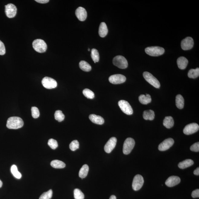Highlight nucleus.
<instances>
[{"label": "nucleus", "mask_w": 199, "mask_h": 199, "mask_svg": "<svg viewBox=\"0 0 199 199\" xmlns=\"http://www.w3.org/2000/svg\"><path fill=\"white\" fill-rule=\"evenodd\" d=\"M184 100L183 97L180 94H178L176 97V103L177 107L178 109H183L184 106Z\"/></svg>", "instance_id": "nucleus-26"}, {"label": "nucleus", "mask_w": 199, "mask_h": 199, "mask_svg": "<svg viewBox=\"0 0 199 199\" xmlns=\"http://www.w3.org/2000/svg\"><path fill=\"white\" fill-rule=\"evenodd\" d=\"M181 181L179 177L177 176H171L168 178L165 182V184L168 187H173L176 186Z\"/></svg>", "instance_id": "nucleus-16"}, {"label": "nucleus", "mask_w": 199, "mask_h": 199, "mask_svg": "<svg viewBox=\"0 0 199 199\" xmlns=\"http://www.w3.org/2000/svg\"><path fill=\"white\" fill-rule=\"evenodd\" d=\"M135 145V141L132 138H129L125 141L123 145V152L125 155L129 154Z\"/></svg>", "instance_id": "nucleus-6"}, {"label": "nucleus", "mask_w": 199, "mask_h": 199, "mask_svg": "<svg viewBox=\"0 0 199 199\" xmlns=\"http://www.w3.org/2000/svg\"><path fill=\"white\" fill-rule=\"evenodd\" d=\"M118 104L121 110L124 113L129 115H130L133 114V110L132 107L127 101L121 100L119 101Z\"/></svg>", "instance_id": "nucleus-7"}, {"label": "nucleus", "mask_w": 199, "mask_h": 199, "mask_svg": "<svg viewBox=\"0 0 199 199\" xmlns=\"http://www.w3.org/2000/svg\"><path fill=\"white\" fill-rule=\"evenodd\" d=\"M55 119L58 122H60L63 121L65 119V116L60 110H57L55 111L54 114Z\"/></svg>", "instance_id": "nucleus-32"}, {"label": "nucleus", "mask_w": 199, "mask_h": 199, "mask_svg": "<svg viewBox=\"0 0 199 199\" xmlns=\"http://www.w3.org/2000/svg\"><path fill=\"white\" fill-rule=\"evenodd\" d=\"M24 122L21 118L18 117H12L8 119L6 126L10 129H18L22 127Z\"/></svg>", "instance_id": "nucleus-1"}, {"label": "nucleus", "mask_w": 199, "mask_h": 199, "mask_svg": "<svg viewBox=\"0 0 199 199\" xmlns=\"http://www.w3.org/2000/svg\"><path fill=\"white\" fill-rule=\"evenodd\" d=\"M144 179L141 175H137L134 177L133 180L132 187L135 191L139 190L142 188L144 184Z\"/></svg>", "instance_id": "nucleus-8"}, {"label": "nucleus", "mask_w": 199, "mask_h": 199, "mask_svg": "<svg viewBox=\"0 0 199 199\" xmlns=\"http://www.w3.org/2000/svg\"><path fill=\"white\" fill-rule=\"evenodd\" d=\"M91 57L94 63L98 62L99 60V54L98 51L96 49H93L91 51Z\"/></svg>", "instance_id": "nucleus-31"}, {"label": "nucleus", "mask_w": 199, "mask_h": 199, "mask_svg": "<svg viewBox=\"0 0 199 199\" xmlns=\"http://www.w3.org/2000/svg\"><path fill=\"white\" fill-rule=\"evenodd\" d=\"M140 102L143 104H147L151 102L152 99L151 96L149 94H146V95L142 94L139 97Z\"/></svg>", "instance_id": "nucleus-23"}, {"label": "nucleus", "mask_w": 199, "mask_h": 199, "mask_svg": "<svg viewBox=\"0 0 199 199\" xmlns=\"http://www.w3.org/2000/svg\"><path fill=\"white\" fill-rule=\"evenodd\" d=\"M117 142V138L114 137L110 138L104 146V151L106 153H111L115 148Z\"/></svg>", "instance_id": "nucleus-15"}, {"label": "nucleus", "mask_w": 199, "mask_h": 199, "mask_svg": "<svg viewBox=\"0 0 199 199\" xmlns=\"http://www.w3.org/2000/svg\"><path fill=\"white\" fill-rule=\"evenodd\" d=\"M5 53L6 49L4 44L0 40V55H4Z\"/></svg>", "instance_id": "nucleus-40"}, {"label": "nucleus", "mask_w": 199, "mask_h": 199, "mask_svg": "<svg viewBox=\"0 0 199 199\" xmlns=\"http://www.w3.org/2000/svg\"><path fill=\"white\" fill-rule=\"evenodd\" d=\"M143 118L145 120H153L155 117V113L152 110H146L143 113Z\"/></svg>", "instance_id": "nucleus-24"}, {"label": "nucleus", "mask_w": 199, "mask_h": 199, "mask_svg": "<svg viewBox=\"0 0 199 199\" xmlns=\"http://www.w3.org/2000/svg\"><path fill=\"white\" fill-rule=\"evenodd\" d=\"M199 126L195 123H191L185 126L183 129V132L185 135H190L196 132L199 130Z\"/></svg>", "instance_id": "nucleus-10"}, {"label": "nucleus", "mask_w": 199, "mask_h": 199, "mask_svg": "<svg viewBox=\"0 0 199 199\" xmlns=\"http://www.w3.org/2000/svg\"><path fill=\"white\" fill-rule=\"evenodd\" d=\"M126 78L124 75L121 74H116L111 75L109 77V81L113 84H119L126 82Z\"/></svg>", "instance_id": "nucleus-12"}, {"label": "nucleus", "mask_w": 199, "mask_h": 199, "mask_svg": "<svg viewBox=\"0 0 199 199\" xmlns=\"http://www.w3.org/2000/svg\"><path fill=\"white\" fill-rule=\"evenodd\" d=\"M42 83L43 86L47 89L55 88L57 86L56 81L48 77H45L43 78L42 80Z\"/></svg>", "instance_id": "nucleus-9"}, {"label": "nucleus", "mask_w": 199, "mask_h": 199, "mask_svg": "<svg viewBox=\"0 0 199 199\" xmlns=\"http://www.w3.org/2000/svg\"><path fill=\"white\" fill-rule=\"evenodd\" d=\"M48 144L50 148L53 149H55L58 147V144L57 141L53 139L49 140Z\"/></svg>", "instance_id": "nucleus-37"}, {"label": "nucleus", "mask_w": 199, "mask_h": 199, "mask_svg": "<svg viewBox=\"0 0 199 199\" xmlns=\"http://www.w3.org/2000/svg\"><path fill=\"white\" fill-rule=\"evenodd\" d=\"M89 119L94 124L102 125L104 124V120L102 117L96 115L92 114L90 115L89 117Z\"/></svg>", "instance_id": "nucleus-18"}, {"label": "nucleus", "mask_w": 199, "mask_h": 199, "mask_svg": "<svg viewBox=\"0 0 199 199\" xmlns=\"http://www.w3.org/2000/svg\"><path fill=\"white\" fill-rule=\"evenodd\" d=\"M89 167L87 165H84L80 168L79 173V176L80 178H86L88 174Z\"/></svg>", "instance_id": "nucleus-25"}, {"label": "nucleus", "mask_w": 199, "mask_h": 199, "mask_svg": "<svg viewBox=\"0 0 199 199\" xmlns=\"http://www.w3.org/2000/svg\"><path fill=\"white\" fill-rule=\"evenodd\" d=\"M79 142L77 140L72 141L70 145V149L72 151H75L79 148Z\"/></svg>", "instance_id": "nucleus-36"}, {"label": "nucleus", "mask_w": 199, "mask_h": 199, "mask_svg": "<svg viewBox=\"0 0 199 199\" xmlns=\"http://www.w3.org/2000/svg\"><path fill=\"white\" fill-rule=\"evenodd\" d=\"M163 125L167 129H170L174 125V121L172 117L168 116L165 118L163 122Z\"/></svg>", "instance_id": "nucleus-21"}, {"label": "nucleus", "mask_w": 199, "mask_h": 199, "mask_svg": "<svg viewBox=\"0 0 199 199\" xmlns=\"http://www.w3.org/2000/svg\"><path fill=\"white\" fill-rule=\"evenodd\" d=\"M2 184H3L2 182V181L1 180H0V188H1L2 187Z\"/></svg>", "instance_id": "nucleus-45"}, {"label": "nucleus", "mask_w": 199, "mask_h": 199, "mask_svg": "<svg viewBox=\"0 0 199 199\" xmlns=\"http://www.w3.org/2000/svg\"><path fill=\"white\" fill-rule=\"evenodd\" d=\"M113 64L116 66L122 69L127 68L128 66L127 60L124 57L121 55L115 57L113 60Z\"/></svg>", "instance_id": "nucleus-4"}, {"label": "nucleus", "mask_w": 199, "mask_h": 199, "mask_svg": "<svg viewBox=\"0 0 199 199\" xmlns=\"http://www.w3.org/2000/svg\"><path fill=\"white\" fill-rule=\"evenodd\" d=\"M83 93L87 99H93L94 97V94L92 90L88 89H86L83 91Z\"/></svg>", "instance_id": "nucleus-34"}, {"label": "nucleus", "mask_w": 199, "mask_h": 199, "mask_svg": "<svg viewBox=\"0 0 199 199\" xmlns=\"http://www.w3.org/2000/svg\"><path fill=\"white\" fill-rule=\"evenodd\" d=\"M188 77L190 78L195 79L199 76V68L191 69L189 71L188 74Z\"/></svg>", "instance_id": "nucleus-29"}, {"label": "nucleus", "mask_w": 199, "mask_h": 199, "mask_svg": "<svg viewBox=\"0 0 199 199\" xmlns=\"http://www.w3.org/2000/svg\"><path fill=\"white\" fill-rule=\"evenodd\" d=\"M146 53L151 56L157 57L163 55L165 50L162 47L158 46L148 47L145 49Z\"/></svg>", "instance_id": "nucleus-2"}, {"label": "nucleus", "mask_w": 199, "mask_h": 199, "mask_svg": "<svg viewBox=\"0 0 199 199\" xmlns=\"http://www.w3.org/2000/svg\"><path fill=\"white\" fill-rule=\"evenodd\" d=\"M191 196L193 198H199V190L198 189L194 190L192 192Z\"/></svg>", "instance_id": "nucleus-41"}, {"label": "nucleus", "mask_w": 199, "mask_h": 199, "mask_svg": "<svg viewBox=\"0 0 199 199\" xmlns=\"http://www.w3.org/2000/svg\"><path fill=\"white\" fill-rule=\"evenodd\" d=\"M35 1L37 2L42 3V4H44V3H46L49 2L48 0H36Z\"/></svg>", "instance_id": "nucleus-42"}, {"label": "nucleus", "mask_w": 199, "mask_h": 199, "mask_svg": "<svg viewBox=\"0 0 199 199\" xmlns=\"http://www.w3.org/2000/svg\"><path fill=\"white\" fill-rule=\"evenodd\" d=\"M178 67L180 70H184L188 64V60L184 57H181L178 58L177 61Z\"/></svg>", "instance_id": "nucleus-19"}, {"label": "nucleus", "mask_w": 199, "mask_h": 199, "mask_svg": "<svg viewBox=\"0 0 199 199\" xmlns=\"http://www.w3.org/2000/svg\"><path fill=\"white\" fill-rule=\"evenodd\" d=\"M194 164V162L190 159H188L181 162L178 165L179 168L181 169H185L191 166Z\"/></svg>", "instance_id": "nucleus-22"}, {"label": "nucleus", "mask_w": 199, "mask_h": 199, "mask_svg": "<svg viewBox=\"0 0 199 199\" xmlns=\"http://www.w3.org/2000/svg\"><path fill=\"white\" fill-rule=\"evenodd\" d=\"M74 196L75 199H84L85 196L81 191L76 188L74 191Z\"/></svg>", "instance_id": "nucleus-33"}, {"label": "nucleus", "mask_w": 199, "mask_h": 199, "mask_svg": "<svg viewBox=\"0 0 199 199\" xmlns=\"http://www.w3.org/2000/svg\"><path fill=\"white\" fill-rule=\"evenodd\" d=\"M11 171L12 175L15 178L18 179H20L21 178V173L18 171L17 167L15 165H13L11 168Z\"/></svg>", "instance_id": "nucleus-30"}, {"label": "nucleus", "mask_w": 199, "mask_h": 199, "mask_svg": "<svg viewBox=\"0 0 199 199\" xmlns=\"http://www.w3.org/2000/svg\"><path fill=\"white\" fill-rule=\"evenodd\" d=\"M75 15L79 21H85L87 17L86 11L82 7L77 8L75 11Z\"/></svg>", "instance_id": "nucleus-17"}, {"label": "nucleus", "mask_w": 199, "mask_h": 199, "mask_svg": "<svg viewBox=\"0 0 199 199\" xmlns=\"http://www.w3.org/2000/svg\"><path fill=\"white\" fill-rule=\"evenodd\" d=\"M191 151L195 152H199V142H197L191 146Z\"/></svg>", "instance_id": "nucleus-39"}, {"label": "nucleus", "mask_w": 199, "mask_h": 199, "mask_svg": "<svg viewBox=\"0 0 199 199\" xmlns=\"http://www.w3.org/2000/svg\"><path fill=\"white\" fill-rule=\"evenodd\" d=\"M51 165L55 168H65V164L63 161L58 160H54L51 163Z\"/></svg>", "instance_id": "nucleus-27"}, {"label": "nucleus", "mask_w": 199, "mask_h": 199, "mask_svg": "<svg viewBox=\"0 0 199 199\" xmlns=\"http://www.w3.org/2000/svg\"><path fill=\"white\" fill-rule=\"evenodd\" d=\"M174 140L172 138H169L165 140L159 144L158 149L160 151H164L169 149L174 144Z\"/></svg>", "instance_id": "nucleus-13"}, {"label": "nucleus", "mask_w": 199, "mask_h": 199, "mask_svg": "<svg viewBox=\"0 0 199 199\" xmlns=\"http://www.w3.org/2000/svg\"><path fill=\"white\" fill-rule=\"evenodd\" d=\"M5 7V12L7 17L9 18H14L16 15L17 11L16 6L10 3L6 5Z\"/></svg>", "instance_id": "nucleus-11"}, {"label": "nucleus", "mask_w": 199, "mask_h": 199, "mask_svg": "<svg viewBox=\"0 0 199 199\" xmlns=\"http://www.w3.org/2000/svg\"><path fill=\"white\" fill-rule=\"evenodd\" d=\"M79 67L84 71L89 72L92 70V67L87 62L82 60L79 64Z\"/></svg>", "instance_id": "nucleus-28"}, {"label": "nucleus", "mask_w": 199, "mask_h": 199, "mask_svg": "<svg viewBox=\"0 0 199 199\" xmlns=\"http://www.w3.org/2000/svg\"><path fill=\"white\" fill-rule=\"evenodd\" d=\"M194 45L193 38L191 37H188L182 40L181 42V47L182 49L188 50L191 49Z\"/></svg>", "instance_id": "nucleus-14"}, {"label": "nucleus", "mask_w": 199, "mask_h": 199, "mask_svg": "<svg viewBox=\"0 0 199 199\" xmlns=\"http://www.w3.org/2000/svg\"><path fill=\"white\" fill-rule=\"evenodd\" d=\"M143 77L147 82L155 88H160L161 85L159 82L156 77L153 76L152 74L149 72H145L143 73Z\"/></svg>", "instance_id": "nucleus-5"}, {"label": "nucleus", "mask_w": 199, "mask_h": 199, "mask_svg": "<svg viewBox=\"0 0 199 199\" xmlns=\"http://www.w3.org/2000/svg\"><path fill=\"white\" fill-rule=\"evenodd\" d=\"M109 199H117L115 195H112L110 197Z\"/></svg>", "instance_id": "nucleus-44"}, {"label": "nucleus", "mask_w": 199, "mask_h": 199, "mask_svg": "<svg viewBox=\"0 0 199 199\" xmlns=\"http://www.w3.org/2000/svg\"><path fill=\"white\" fill-rule=\"evenodd\" d=\"M108 33V30L106 24L104 22H102L100 25L99 33L100 36L101 38H104L106 36Z\"/></svg>", "instance_id": "nucleus-20"}, {"label": "nucleus", "mask_w": 199, "mask_h": 199, "mask_svg": "<svg viewBox=\"0 0 199 199\" xmlns=\"http://www.w3.org/2000/svg\"><path fill=\"white\" fill-rule=\"evenodd\" d=\"M53 191L50 190L43 193L40 197L39 199H50L53 196Z\"/></svg>", "instance_id": "nucleus-35"}, {"label": "nucleus", "mask_w": 199, "mask_h": 199, "mask_svg": "<svg viewBox=\"0 0 199 199\" xmlns=\"http://www.w3.org/2000/svg\"><path fill=\"white\" fill-rule=\"evenodd\" d=\"M32 45L33 48L38 53H43L46 51L47 45L43 40H35L33 41Z\"/></svg>", "instance_id": "nucleus-3"}, {"label": "nucleus", "mask_w": 199, "mask_h": 199, "mask_svg": "<svg viewBox=\"0 0 199 199\" xmlns=\"http://www.w3.org/2000/svg\"><path fill=\"white\" fill-rule=\"evenodd\" d=\"M88 51H90V49H89V48L88 49Z\"/></svg>", "instance_id": "nucleus-46"}, {"label": "nucleus", "mask_w": 199, "mask_h": 199, "mask_svg": "<svg viewBox=\"0 0 199 199\" xmlns=\"http://www.w3.org/2000/svg\"><path fill=\"white\" fill-rule=\"evenodd\" d=\"M194 175H197V176H199V168H197L196 169L194 170Z\"/></svg>", "instance_id": "nucleus-43"}, {"label": "nucleus", "mask_w": 199, "mask_h": 199, "mask_svg": "<svg viewBox=\"0 0 199 199\" xmlns=\"http://www.w3.org/2000/svg\"><path fill=\"white\" fill-rule=\"evenodd\" d=\"M31 110L32 116L34 118L37 119L39 117L40 113L38 108L35 107H32Z\"/></svg>", "instance_id": "nucleus-38"}]
</instances>
